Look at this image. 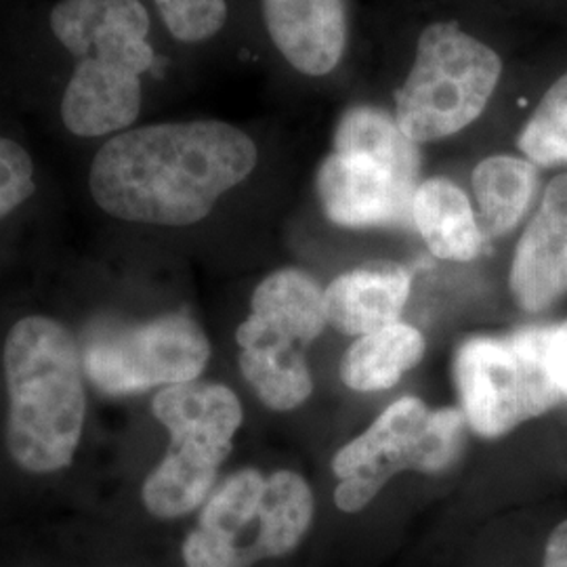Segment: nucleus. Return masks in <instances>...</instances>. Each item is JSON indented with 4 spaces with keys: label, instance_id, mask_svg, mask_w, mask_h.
Returning <instances> with one entry per match:
<instances>
[{
    "label": "nucleus",
    "instance_id": "15",
    "mask_svg": "<svg viewBox=\"0 0 567 567\" xmlns=\"http://www.w3.org/2000/svg\"><path fill=\"white\" fill-rule=\"evenodd\" d=\"M412 224L429 250L446 261H473L484 244L465 192L447 179L421 183L412 203Z\"/></svg>",
    "mask_w": 567,
    "mask_h": 567
},
{
    "label": "nucleus",
    "instance_id": "20",
    "mask_svg": "<svg viewBox=\"0 0 567 567\" xmlns=\"http://www.w3.org/2000/svg\"><path fill=\"white\" fill-rule=\"evenodd\" d=\"M168 32L183 42H203L227 21L225 0H154Z\"/></svg>",
    "mask_w": 567,
    "mask_h": 567
},
{
    "label": "nucleus",
    "instance_id": "13",
    "mask_svg": "<svg viewBox=\"0 0 567 567\" xmlns=\"http://www.w3.org/2000/svg\"><path fill=\"white\" fill-rule=\"evenodd\" d=\"M324 292L299 269H280L257 286L250 316L236 332L238 344L286 343L305 349L324 326Z\"/></svg>",
    "mask_w": 567,
    "mask_h": 567
},
{
    "label": "nucleus",
    "instance_id": "14",
    "mask_svg": "<svg viewBox=\"0 0 567 567\" xmlns=\"http://www.w3.org/2000/svg\"><path fill=\"white\" fill-rule=\"evenodd\" d=\"M408 297L410 274L402 265H362L326 288V318L344 334L364 337L398 324Z\"/></svg>",
    "mask_w": 567,
    "mask_h": 567
},
{
    "label": "nucleus",
    "instance_id": "4",
    "mask_svg": "<svg viewBox=\"0 0 567 567\" xmlns=\"http://www.w3.org/2000/svg\"><path fill=\"white\" fill-rule=\"evenodd\" d=\"M419 143L381 107L347 110L318 171L326 217L341 227H410L419 189Z\"/></svg>",
    "mask_w": 567,
    "mask_h": 567
},
{
    "label": "nucleus",
    "instance_id": "8",
    "mask_svg": "<svg viewBox=\"0 0 567 567\" xmlns=\"http://www.w3.org/2000/svg\"><path fill=\"white\" fill-rule=\"evenodd\" d=\"M503 74V61L456 21L426 25L395 95V121L414 143L444 140L477 121Z\"/></svg>",
    "mask_w": 567,
    "mask_h": 567
},
{
    "label": "nucleus",
    "instance_id": "10",
    "mask_svg": "<svg viewBox=\"0 0 567 567\" xmlns=\"http://www.w3.org/2000/svg\"><path fill=\"white\" fill-rule=\"evenodd\" d=\"M208 355L210 344L200 326L185 316H164L147 324L103 328L86 344L84 365L102 391L126 395L189 383Z\"/></svg>",
    "mask_w": 567,
    "mask_h": 567
},
{
    "label": "nucleus",
    "instance_id": "12",
    "mask_svg": "<svg viewBox=\"0 0 567 567\" xmlns=\"http://www.w3.org/2000/svg\"><path fill=\"white\" fill-rule=\"evenodd\" d=\"M269 39L295 70L326 76L347 47L343 0H261Z\"/></svg>",
    "mask_w": 567,
    "mask_h": 567
},
{
    "label": "nucleus",
    "instance_id": "19",
    "mask_svg": "<svg viewBox=\"0 0 567 567\" xmlns=\"http://www.w3.org/2000/svg\"><path fill=\"white\" fill-rule=\"evenodd\" d=\"M517 143L529 163L567 164V72L545 93Z\"/></svg>",
    "mask_w": 567,
    "mask_h": 567
},
{
    "label": "nucleus",
    "instance_id": "18",
    "mask_svg": "<svg viewBox=\"0 0 567 567\" xmlns=\"http://www.w3.org/2000/svg\"><path fill=\"white\" fill-rule=\"evenodd\" d=\"M240 349L244 379L267 408L286 412L309 400L313 381L301 347L250 343Z\"/></svg>",
    "mask_w": 567,
    "mask_h": 567
},
{
    "label": "nucleus",
    "instance_id": "7",
    "mask_svg": "<svg viewBox=\"0 0 567 567\" xmlns=\"http://www.w3.org/2000/svg\"><path fill=\"white\" fill-rule=\"evenodd\" d=\"M152 410L168 429L171 446L145 480L143 503L152 515L173 519L208 496L243 425V405L225 385L189 381L164 386Z\"/></svg>",
    "mask_w": 567,
    "mask_h": 567
},
{
    "label": "nucleus",
    "instance_id": "5",
    "mask_svg": "<svg viewBox=\"0 0 567 567\" xmlns=\"http://www.w3.org/2000/svg\"><path fill=\"white\" fill-rule=\"evenodd\" d=\"M454 377L468 425L501 437L567 400L566 332L561 324L529 326L468 339Z\"/></svg>",
    "mask_w": 567,
    "mask_h": 567
},
{
    "label": "nucleus",
    "instance_id": "3",
    "mask_svg": "<svg viewBox=\"0 0 567 567\" xmlns=\"http://www.w3.org/2000/svg\"><path fill=\"white\" fill-rule=\"evenodd\" d=\"M4 372L7 446L13 461L30 473H53L70 465L86 412L74 337L51 318H23L7 337Z\"/></svg>",
    "mask_w": 567,
    "mask_h": 567
},
{
    "label": "nucleus",
    "instance_id": "17",
    "mask_svg": "<svg viewBox=\"0 0 567 567\" xmlns=\"http://www.w3.org/2000/svg\"><path fill=\"white\" fill-rule=\"evenodd\" d=\"M538 185L536 164L515 156H489L473 173L484 231L505 236L526 215Z\"/></svg>",
    "mask_w": 567,
    "mask_h": 567
},
{
    "label": "nucleus",
    "instance_id": "6",
    "mask_svg": "<svg viewBox=\"0 0 567 567\" xmlns=\"http://www.w3.org/2000/svg\"><path fill=\"white\" fill-rule=\"evenodd\" d=\"M313 519V494L301 475L255 468L231 475L183 545L185 567H252L288 555Z\"/></svg>",
    "mask_w": 567,
    "mask_h": 567
},
{
    "label": "nucleus",
    "instance_id": "16",
    "mask_svg": "<svg viewBox=\"0 0 567 567\" xmlns=\"http://www.w3.org/2000/svg\"><path fill=\"white\" fill-rule=\"evenodd\" d=\"M423 353V334L412 326L398 322L364 334L351 344L341 362V377L344 385L355 391H383L419 364Z\"/></svg>",
    "mask_w": 567,
    "mask_h": 567
},
{
    "label": "nucleus",
    "instance_id": "9",
    "mask_svg": "<svg viewBox=\"0 0 567 567\" xmlns=\"http://www.w3.org/2000/svg\"><path fill=\"white\" fill-rule=\"evenodd\" d=\"M463 435L461 410L429 412L416 398L398 400L365 433L337 452L332 461L339 480L337 507L344 513L362 511L400 471H444L456 461Z\"/></svg>",
    "mask_w": 567,
    "mask_h": 567
},
{
    "label": "nucleus",
    "instance_id": "23",
    "mask_svg": "<svg viewBox=\"0 0 567 567\" xmlns=\"http://www.w3.org/2000/svg\"><path fill=\"white\" fill-rule=\"evenodd\" d=\"M561 328H564V332H566V339H567V320L561 324Z\"/></svg>",
    "mask_w": 567,
    "mask_h": 567
},
{
    "label": "nucleus",
    "instance_id": "1",
    "mask_svg": "<svg viewBox=\"0 0 567 567\" xmlns=\"http://www.w3.org/2000/svg\"><path fill=\"white\" fill-rule=\"evenodd\" d=\"M257 164V145L219 121L166 122L112 137L91 166V194L135 224H198Z\"/></svg>",
    "mask_w": 567,
    "mask_h": 567
},
{
    "label": "nucleus",
    "instance_id": "2",
    "mask_svg": "<svg viewBox=\"0 0 567 567\" xmlns=\"http://www.w3.org/2000/svg\"><path fill=\"white\" fill-rule=\"evenodd\" d=\"M51 30L76 58L61 118L79 137L131 126L142 110V76L152 68L150 16L140 0H61Z\"/></svg>",
    "mask_w": 567,
    "mask_h": 567
},
{
    "label": "nucleus",
    "instance_id": "22",
    "mask_svg": "<svg viewBox=\"0 0 567 567\" xmlns=\"http://www.w3.org/2000/svg\"><path fill=\"white\" fill-rule=\"evenodd\" d=\"M543 567H567V519L550 532Z\"/></svg>",
    "mask_w": 567,
    "mask_h": 567
},
{
    "label": "nucleus",
    "instance_id": "21",
    "mask_svg": "<svg viewBox=\"0 0 567 567\" xmlns=\"http://www.w3.org/2000/svg\"><path fill=\"white\" fill-rule=\"evenodd\" d=\"M34 194V164L20 143L0 137V217Z\"/></svg>",
    "mask_w": 567,
    "mask_h": 567
},
{
    "label": "nucleus",
    "instance_id": "11",
    "mask_svg": "<svg viewBox=\"0 0 567 567\" xmlns=\"http://www.w3.org/2000/svg\"><path fill=\"white\" fill-rule=\"evenodd\" d=\"M511 290L526 311H543L567 295V173L548 183L517 244Z\"/></svg>",
    "mask_w": 567,
    "mask_h": 567
}]
</instances>
